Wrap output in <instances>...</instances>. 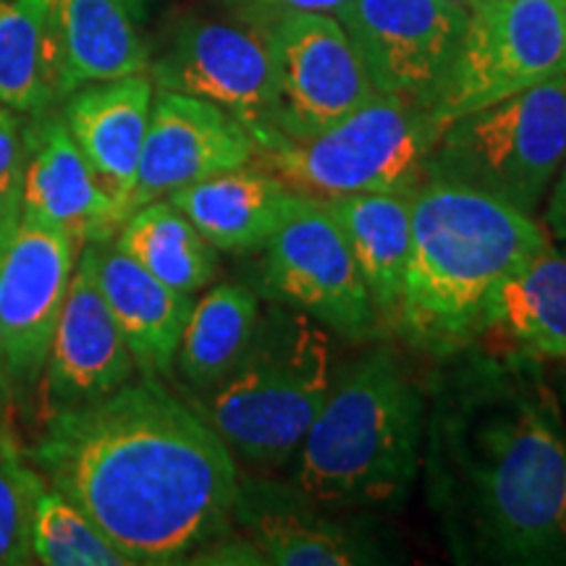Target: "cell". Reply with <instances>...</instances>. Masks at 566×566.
I'll return each mask as SVG.
<instances>
[{
  "label": "cell",
  "mask_w": 566,
  "mask_h": 566,
  "mask_svg": "<svg viewBox=\"0 0 566 566\" xmlns=\"http://www.w3.org/2000/svg\"><path fill=\"white\" fill-rule=\"evenodd\" d=\"M438 363L420 475L451 562L566 566L564 415L537 359L470 346Z\"/></svg>",
  "instance_id": "6da1fadb"
},
{
  "label": "cell",
  "mask_w": 566,
  "mask_h": 566,
  "mask_svg": "<svg viewBox=\"0 0 566 566\" xmlns=\"http://www.w3.org/2000/svg\"><path fill=\"white\" fill-rule=\"evenodd\" d=\"M27 459L132 566L192 562L233 525L237 459L189 401L153 375L45 417Z\"/></svg>",
  "instance_id": "7a4b0ae2"
},
{
  "label": "cell",
  "mask_w": 566,
  "mask_h": 566,
  "mask_svg": "<svg viewBox=\"0 0 566 566\" xmlns=\"http://www.w3.org/2000/svg\"><path fill=\"white\" fill-rule=\"evenodd\" d=\"M551 242L535 216L475 189L424 181L412 195V247L394 336L436 363L478 346L495 286Z\"/></svg>",
  "instance_id": "3957f363"
},
{
  "label": "cell",
  "mask_w": 566,
  "mask_h": 566,
  "mask_svg": "<svg viewBox=\"0 0 566 566\" xmlns=\"http://www.w3.org/2000/svg\"><path fill=\"white\" fill-rule=\"evenodd\" d=\"M424 391L388 346L342 367L296 446L289 483L328 512L394 509L420 478Z\"/></svg>",
  "instance_id": "277c9868"
},
{
  "label": "cell",
  "mask_w": 566,
  "mask_h": 566,
  "mask_svg": "<svg viewBox=\"0 0 566 566\" xmlns=\"http://www.w3.org/2000/svg\"><path fill=\"white\" fill-rule=\"evenodd\" d=\"M334 331L281 302L263 300L250 349L221 384L189 396L237 462L281 470L334 391Z\"/></svg>",
  "instance_id": "5b68a950"
},
{
  "label": "cell",
  "mask_w": 566,
  "mask_h": 566,
  "mask_svg": "<svg viewBox=\"0 0 566 566\" xmlns=\"http://www.w3.org/2000/svg\"><path fill=\"white\" fill-rule=\"evenodd\" d=\"M441 126L430 108L375 95L357 111L304 139L275 137L258 153L296 195L325 202L349 195H415L428 181V155Z\"/></svg>",
  "instance_id": "8992f818"
},
{
  "label": "cell",
  "mask_w": 566,
  "mask_h": 566,
  "mask_svg": "<svg viewBox=\"0 0 566 566\" xmlns=\"http://www.w3.org/2000/svg\"><path fill=\"white\" fill-rule=\"evenodd\" d=\"M564 158L566 74L446 124L428 155V181L475 189L535 216Z\"/></svg>",
  "instance_id": "52a82bcc"
},
{
  "label": "cell",
  "mask_w": 566,
  "mask_h": 566,
  "mask_svg": "<svg viewBox=\"0 0 566 566\" xmlns=\"http://www.w3.org/2000/svg\"><path fill=\"white\" fill-rule=\"evenodd\" d=\"M566 74V0H480L430 103L441 126Z\"/></svg>",
  "instance_id": "ba28073f"
},
{
  "label": "cell",
  "mask_w": 566,
  "mask_h": 566,
  "mask_svg": "<svg viewBox=\"0 0 566 566\" xmlns=\"http://www.w3.org/2000/svg\"><path fill=\"white\" fill-rule=\"evenodd\" d=\"M258 252L252 289L260 300L289 304L352 342L384 336L349 244L321 202L296 195Z\"/></svg>",
  "instance_id": "9c48e42d"
},
{
  "label": "cell",
  "mask_w": 566,
  "mask_h": 566,
  "mask_svg": "<svg viewBox=\"0 0 566 566\" xmlns=\"http://www.w3.org/2000/svg\"><path fill=\"white\" fill-rule=\"evenodd\" d=\"M158 90L200 97L237 116L258 142V153L275 137L279 82L271 48L260 27L239 19H184L158 59H150Z\"/></svg>",
  "instance_id": "30bf717a"
},
{
  "label": "cell",
  "mask_w": 566,
  "mask_h": 566,
  "mask_svg": "<svg viewBox=\"0 0 566 566\" xmlns=\"http://www.w3.org/2000/svg\"><path fill=\"white\" fill-rule=\"evenodd\" d=\"M260 30L279 82L275 137L321 134L378 92L334 13H286Z\"/></svg>",
  "instance_id": "8fae6325"
},
{
  "label": "cell",
  "mask_w": 566,
  "mask_h": 566,
  "mask_svg": "<svg viewBox=\"0 0 566 566\" xmlns=\"http://www.w3.org/2000/svg\"><path fill=\"white\" fill-rule=\"evenodd\" d=\"M334 17L357 48L375 90L428 108L467 27V9L449 0H349Z\"/></svg>",
  "instance_id": "7c38bea8"
},
{
  "label": "cell",
  "mask_w": 566,
  "mask_h": 566,
  "mask_svg": "<svg viewBox=\"0 0 566 566\" xmlns=\"http://www.w3.org/2000/svg\"><path fill=\"white\" fill-rule=\"evenodd\" d=\"M80 250L66 231L27 221L0 247V334L13 405L42 384Z\"/></svg>",
  "instance_id": "4fadbf2b"
},
{
  "label": "cell",
  "mask_w": 566,
  "mask_h": 566,
  "mask_svg": "<svg viewBox=\"0 0 566 566\" xmlns=\"http://www.w3.org/2000/svg\"><path fill=\"white\" fill-rule=\"evenodd\" d=\"M254 158L258 142L229 111L200 97L155 87L150 126L142 145L137 179L126 200V218L174 189L247 166Z\"/></svg>",
  "instance_id": "5bb4252c"
},
{
  "label": "cell",
  "mask_w": 566,
  "mask_h": 566,
  "mask_svg": "<svg viewBox=\"0 0 566 566\" xmlns=\"http://www.w3.org/2000/svg\"><path fill=\"white\" fill-rule=\"evenodd\" d=\"M137 373V363L97 283L95 247L82 244L42 373L45 417L105 399Z\"/></svg>",
  "instance_id": "9a60e30c"
},
{
  "label": "cell",
  "mask_w": 566,
  "mask_h": 566,
  "mask_svg": "<svg viewBox=\"0 0 566 566\" xmlns=\"http://www.w3.org/2000/svg\"><path fill=\"white\" fill-rule=\"evenodd\" d=\"M233 525L273 566L386 564V551L363 527L313 504L289 480L239 478Z\"/></svg>",
  "instance_id": "2e32d148"
},
{
  "label": "cell",
  "mask_w": 566,
  "mask_h": 566,
  "mask_svg": "<svg viewBox=\"0 0 566 566\" xmlns=\"http://www.w3.org/2000/svg\"><path fill=\"white\" fill-rule=\"evenodd\" d=\"M21 221L66 231L80 244L105 242L124 216L97 179L61 108L27 118V168Z\"/></svg>",
  "instance_id": "e0dca14e"
},
{
  "label": "cell",
  "mask_w": 566,
  "mask_h": 566,
  "mask_svg": "<svg viewBox=\"0 0 566 566\" xmlns=\"http://www.w3.org/2000/svg\"><path fill=\"white\" fill-rule=\"evenodd\" d=\"M155 101V84L150 74H129L108 82H92L74 90L61 103V116L66 122L84 158L105 187L126 221L129 200L142 145Z\"/></svg>",
  "instance_id": "ac0fdd59"
},
{
  "label": "cell",
  "mask_w": 566,
  "mask_h": 566,
  "mask_svg": "<svg viewBox=\"0 0 566 566\" xmlns=\"http://www.w3.org/2000/svg\"><path fill=\"white\" fill-rule=\"evenodd\" d=\"M101 292L126 338L142 375L174 380V359L195 296L155 279L137 260L118 250L113 239L92 242Z\"/></svg>",
  "instance_id": "d6986e66"
},
{
  "label": "cell",
  "mask_w": 566,
  "mask_h": 566,
  "mask_svg": "<svg viewBox=\"0 0 566 566\" xmlns=\"http://www.w3.org/2000/svg\"><path fill=\"white\" fill-rule=\"evenodd\" d=\"M294 197V189L271 168L260 160L254 166L252 160L174 189L166 200L179 208L218 252L247 254L258 252L273 237Z\"/></svg>",
  "instance_id": "ffe728a7"
},
{
  "label": "cell",
  "mask_w": 566,
  "mask_h": 566,
  "mask_svg": "<svg viewBox=\"0 0 566 566\" xmlns=\"http://www.w3.org/2000/svg\"><path fill=\"white\" fill-rule=\"evenodd\" d=\"M321 205L349 244L380 328L396 334L412 247V195H349Z\"/></svg>",
  "instance_id": "44dd1931"
},
{
  "label": "cell",
  "mask_w": 566,
  "mask_h": 566,
  "mask_svg": "<svg viewBox=\"0 0 566 566\" xmlns=\"http://www.w3.org/2000/svg\"><path fill=\"white\" fill-rule=\"evenodd\" d=\"M501 336L509 352L537 363L566 359V254L551 242L495 286L485 304L480 342Z\"/></svg>",
  "instance_id": "7402d4cb"
},
{
  "label": "cell",
  "mask_w": 566,
  "mask_h": 566,
  "mask_svg": "<svg viewBox=\"0 0 566 566\" xmlns=\"http://www.w3.org/2000/svg\"><path fill=\"white\" fill-rule=\"evenodd\" d=\"M66 101L53 0H0V105L34 118Z\"/></svg>",
  "instance_id": "603a6c76"
},
{
  "label": "cell",
  "mask_w": 566,
  "mask_h": 566,
  "mask_svg": "<svg viewBox=\"0 0 566 566\" xmlns=\"http://www.w3.org/2000/svg\"><path fill=\"white\" fill-rule=\"evenodd\" d=\"M66 95L92 82L147 74L150 51L124 0H53Z\"/></svg>",
  "instance_id": "cb8c5ba5"
},
{
  "label": "cell",
  "mask_w": 566,
  "mask_h": 566,
  "mask_svg": "<svg viewBox=\"0 0 566 566\" xmlns=\"http://www.w3.org/2000/svg\"><path fill=\"white\" fill-rule=\"evenodd\" d=\"M263 300L247 283H218L195 302L176 349L174 378L192 394L208 391L237 367L258 331Z\"/></svg>",
  "instance_id": "d4e9b609"
},
{
  "label": "cell",
  "mask_w": 566,
  "mask_h": 566,
  "mask_svg": "<svg viewBox=\"0 0 566 566\" xmlns=\"http://www.w3.org/2000/svg\"><path fill=\"white\" fill-rule=\"evenodd\" d=\"M113 242L155 279L184 294H200L221 271V252L166 197L134 210Z\"/></svg>",
  "instance_id": "484cf974"
},
{
  "label": "cell",
  "mask_w": 566,
  "mask_h": 566,
  "mask_svg": "<svg viewBox=\"0 0 566 566\" xmlns=\"http://www.w3.org/2000/svg\"><path fill=\"white\" fill-rule=\"evenodd\" d=\"M32 562L45 566H132L80 506L48 485L34 506Z\"/></svg>",
  "instance_id": "4316f807"
},
{
  "label": "cell",
  "mask_w": 566,
  "mask_h": 566,
  "mask_svg": "<svg viewBox=\"0 0 566 566\" xmlns=\"http://www.w3.org/2000/svg\"><path fill=\"white\" fill-rule=\"evenodd\" d=\"M45 480L19 449L11 428H0V566L32 562V522Z\"/></svg>",
  "instance_id": "83f0119b"
},
{
  "label": "cell",
  "mask_w": 566,
  "mask_h": 566,
  "mask_svg": "<svg viewBox=\"0 0 566 566\" xmlns=\"http://www.w3.org/2000/svg\"><path fill=\"white\" fill-rule=\"evenodd\" d=\"M27 168V116L0 105V247L19 229Z\"/></svg>",
  "instance_id": "f1b7e54d"
},
{
  "label": "cell",
  "mask_w": 566,
  "mask_h": 566,
  "mask_svg": "<svg viewBox=\"0 0 566 566\" xmlns=\"http://www.w3.org/2000/svg\"><path fill=\"white\" fill-rule=\"evenodd\" d=\"M237 19L265 27L286 13H336L349 0H229Z\"/></svg>",
  "instance_id": "f546056e"
},
{
  "label": "cell",
  "mask_w": 566,
  "mask_h": 566,
  "mask_svg": "<svg viewBox=\"0 0 566 566\" xmlns=\"http://www.w3.org/2000/svg\"><path fill=\"white\" fill-rule=\"evenodd\" d=\"M543 226L554 242H566V158L562 163L554 187L546 197V210H543Z\"/></svg>",
  "instance_id": "4dcf8cb0"
},
{
  "label": "cell",
  "mask_w": 566,
  "mask_h": 566,
  "mask_svg": "<svg viewBox=\"0 0 566 566\" xmlns=\"http://www.w3.org/2000/svg\"><path fill=\"white\" fill-rule=\"evenodd\" d=\"M11 409H13V391H11L9 367H6L3 334H0V428H6V424H9Z\"/></svg>",
  "instance_id": "1f68e13d"
},
{
  "label": "cell",
  "mask_w": 566,
  "mask_h": 566,
  "mask_svg": "<svg viewBox=\"0 0 566 566\" xmlns=\"http://www.w3.org/2000/svg\"><path fill=\"white\" fill-rule=\"evenodd\" d=\"M124 6H126V9H129V11H132V17L139 21L142 17H145V9H147V0H124Z\"/></svg>",
  "instance_id": "d6a6232c"
},
{
  "label": "cell",
  "mask_w": 566,
  "mask_h": 566,
  "mask_svg": "<svg viewBox=\"0 0 566 566\" xmlns=\"http://www.w3.org/2000/svg\"><path fill=\"white\" fill-rule=\"evenodd\" d=\"M449 3H457V6H462V9L470 11L472 6H478V3H480V0H449Z\"/></svg>",
  "instance_id": "836d02e7"
},
{
  "label": "cell",
  "mask_w": 566,
  "mask_h": 566,
  "mask_svg": "<svg viewBox=\"0 0 566 566\" xmlns=\"http://www.w3.org/2000/svg\"><path fill=\"white\" fill-rule=\"evenodd\" d=\"M562 407H564V436H566V384L562 388Z\"/></svg>",
  "instance_id": "e575fe53"
},
{
  "label": "cell",
  "mask_w": 566,
  "mask_h": 566,
  "mask_svg": "<svg viewBox=\"0 0 566 566\" xmlns=\"http://www.w3.org/2000/svg\"><path fill=\"white\" fill-rule=\"evenodd\" d=\"M562 252L566 254V242H562Z\"/></svg>",
  "instance_id": "d590c367"
}]
</instances>
